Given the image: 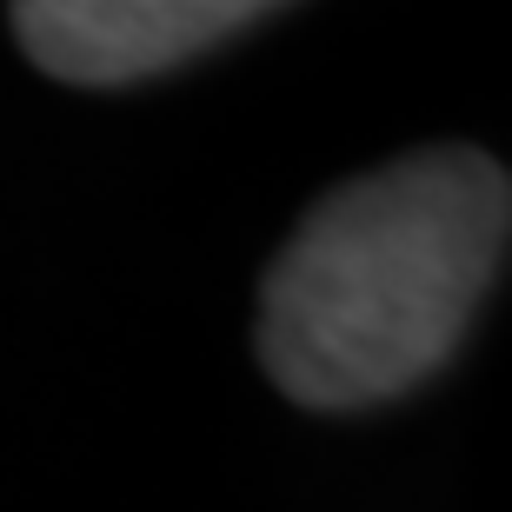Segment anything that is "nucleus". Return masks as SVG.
Returning <instances> with one entry per match:
<instances>
[{"instance_id":"nucleus-2","label":"nucleus","mask_w":512,"mask_h":512,"mask_svg":"<svg viewBox=\"0 0 512 512\" xmlns=\"http://www.w3.org/2000/svg\"><path fill=\"white\" fill-rule=\"evenodd\" d=\"M14 40L74 87H127L260 27V0H20Z\"/></svg>"},{"instance_id":"nucleus-1","label":"nucleus","mask_w":512,"mask_h":512,"mask_svg":"<svg viewBox=\"0 0 512 512\" xmlns=\"http://www.w3.org/2000/svg\"><path fill=\"white\" fill-rule=\"evenodd\" d=\"M506 233L512 180L479 147H419L346 180L260 280L266 380L313 413L399 399L466 340Z\"/></svg>"}]
</instances>
